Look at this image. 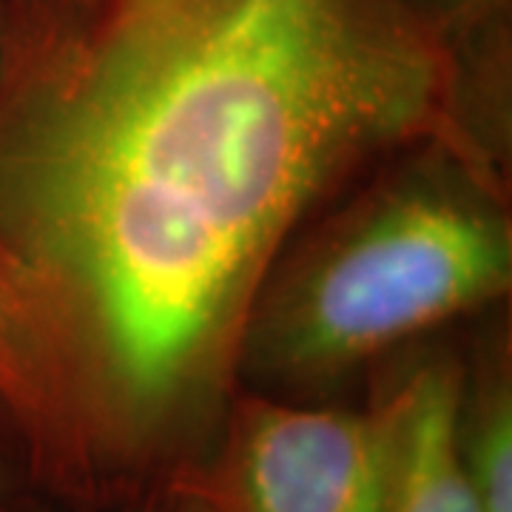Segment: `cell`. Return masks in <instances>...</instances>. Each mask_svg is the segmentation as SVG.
I'll use <instances>...</instances> for the list:
<instances>
[{
	"mask_svg": "<svg viewBox=\"0 0 512 512\" xmlns=\"http://www.w3.org/2000/svg\"><path fill=\"white\" fill-rule=\"evenodd\" d=\"M0 293L94 512L211 453L265 279L424 146L507 168L498 92L427 0H3Z\"/></svg>",
	"mask_w": 512,
	"mask_h": 512,
	"instance_id": "6da1fadb",
	"label": "cell"
},
{
	"mask_svg": "<svg viewBox=\"0 0 512 512\" xmlns=\"http://www.w3.org/2000/svg\"><path fill=\"white\" fill-rule=\"evenodd\" d=\"M507 168L424 146L376 168L293 239L256 299L242 387L333 393L512 288Z\"/></svg>",
	"mask_w": 512,
	"mask_h": 512,
	"instance_id": "7a4b0ae2",
	"label": "cell"
},
{
	"mask_svg": "<svg viewBox=\"0 0 512 512\" xmlns=\"http://www.w3.org/2000/svg\"><path fill=\"white\" fill-rule=\"evenodd\" d=\"M390 424L365 407L285 399L239 387L211 453L165 487L220 512H382Z\"/></svg>",
	"mask_w": 512,
	"mask_h": 512,
	"instance_id": "3957f363",
	"label": "cell"
},
{
	"mask_svg": "<svg viewBox=\"0 0 512 512\" xmlns=\"http://www.w3.org/2000/svg\"><path fill=\"white\" fill-rule=\"evenodd\" d=\"M464 359L427 350L376 379L390 424L382 512H481L456 447V402Z\"/></svg>",
	"mask_w": 512,
	"mask_h": 512,
	"instance_id": "277c9868",
	"label": "cell"
},
{
	"mask_svg": "<svg viewBox=\"0 0 512 512\" xmlns=\"http://www.w3.org/2000/svg\"><path fill=\"white\" fill-rule=\"evenodd\" d=\"M456 447L481 512H512L510 325L493 328L464 362L456 402Z\"/></svg>",
	"mask_w": 512,
	"mask_h": 512,
	"instance_id": "5b68a950",
	"label": "cell"
},
{
	"mask_svg": "<svg viewBox=\"0 0 512 512\" xmlns=\"http://www.w3.org/2000/svg\"><path fill=\"white\" fill-rule=\"evenodd\" d=\"M0 512H55L46 495L6 456H0Z\"/></svg>",
	"mask_w": 512,
	"mask_h": 512,
	"instance_id": "8992f818",
	"label": "cell"
},
{
	"mask_svg": "<svg viewBox=\"0 0 512 512\" xmlns=\"http://www.w3.org/2000/svg\"><path fill=\"white\" fill-rule=\"evenodd\" d=\"M120 512H220L214 504H208L200 495L180 490V487H163L157 493L146 495L134 504H128Z\"/></svg>",
	"mask_w": 512,
	"mask_h": 512,
	"instance_id": "52a82bcc",
	"label": "cell"
},
{
	"mask_svg": "<svg viewBox=\"0 0 512 512\" xmlns=\"http://www.w3.org/2000/svg\"><path fill=\"white\" fill-rule=\"evenodd\" d=\"M427 3L458 29V23H476L498 0H427Z\"/></svg>",
	"mask_w": 512,
	"mask_h": 512,
	"instance_id": "ba28073f",
	"label": "cell"
},
{
	"mask_svg": "<svg viewBox=\"0 0 512 512\" xmlns=\"http://www.w3.org/2000/svg\"><path fill=\"white\" fill-rule=\"evenodd\" d=\"M3 46H6V20H3V0H0V69H3Z\"/></svg>",
	"mask_w": 512,
	"mask_h": 512,
	"instance_id": "9c48e42d",
	"label": "cell"
}]
</instances>
